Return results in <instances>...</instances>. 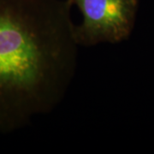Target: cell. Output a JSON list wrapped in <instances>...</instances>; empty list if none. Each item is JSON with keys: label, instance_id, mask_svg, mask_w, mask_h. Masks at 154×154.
<instances>
[{"label": "cell", "instance_id": "cell-1", "mask_svg": "<svg viewBox=\"0 0 154 154\" xmlns=\"http://www.w3.org/2000/svg\"><path fill=\"white\" fill-rule=\"evenodd\" d=\"M68 0H0V132L53 110L74 76L77 45Z\"/></svg>", "mask_w": 154, "mask_h": 154}, {"label": "cell", "instance_id": "cell-2", "mask_svg": "<svg viewBox=\"0 0 154 154\" xmlns=\"http://www.w3.org/2000/svg\"><path fill=\"white\" fill-rule=\"evenodd\" d=\"M82 15L80 25H74L78 45L94 46L101 43L117 44L132 33L139 0H68Z\"/></svg>", "mask_w": 154, "mask_h": 154}]
</instances>
